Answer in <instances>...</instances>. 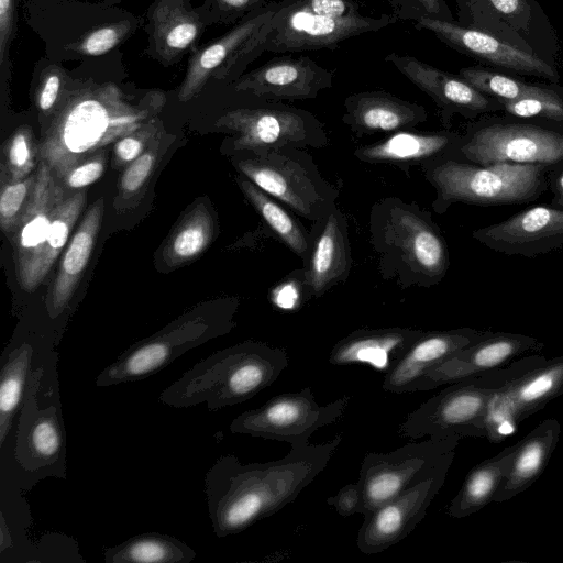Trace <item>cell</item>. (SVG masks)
Segmentation results:
<instances>
[{
	"label": "cell",
	"instance_id": "obj_1",
	"mask_svg": "<svg viewBox=\"0 0 563 563\" xmlns=\"http://www.w3.org/2000/svg\"><path fill=\"white\" fill-rule=\"evenodd\" d=\"M342 440L338 433L320 444H291L285 456L264 463L244 464L233 454L219 456L205 476L214 534H238L295 501L325 468Z\"/></svg>",
	"mask_w": 563,
	"mask_h": 563
},
{
	"label": "cell",
	"instance_id": "obj_2",
	"mask_svg": "<svg viewBox=\"0 0 563 563\" xmlns=\"http://www.w3.org/2000/svg\"><path fill=\"white\" fill-rule=\"evenodd\" d=\"M166 102L161 90L128 93L112 81L73 79L38 147L59 180L92 153L137 131Z\"/></svg>",
	"mask_w": 563,
	"mask_h": 563
},
{
	"label": "cell",
	"instance_id": "obj_3",
	"mask_svg": "<svg viewBox=\"0 0 563 563\" xmlns=\"http://www.w3.org/2000/svg\"><path fill=\"white\" fill-rule=\"evenodd\" d=\"M55 352L32 374L13 431L0 444V479L25 494L38 482L66 478V430Z\"/></svg>",
	"mask_w": 563,
	"mask_h": 563
},
{
	"label": "cell",
	"instance_id": "obj_4",
	"mask_svg": "<svg viewBox=\"0 0 563 563\" xmlns=\"http://www.w3.org/2000/svg\"><path fill=\"white\" fill-rule=\"evenodd\" d=\"M288 362L285 349L244 341L200 360L163 389L158 400L173 408L206 404L209 411L235 406L273 385Z\"/></svg>",
	"mask_w": 563,
	"mask_h": 563
},
{
	"label": "cell",
	"instance_id": "obj_5",
	"mask_svg": "<svg viewBox=\"0 0 563 563\" xmlns=\"http://www.w3.org/2000/svg\"><path fill=\"white\" fill-rule=\"evenodd\" d=\"M530 355L474 377L448 384L399 426L402 438H486L485 420L494 395L507 383L545 362Z\"/></svg>",
	"mask_w": 563,
	"mask_h": 563
},
{
	"label": "cell",
	"instance_id": "obj_6",
	"mask_svg": "<svg viewBox=\"0 0 563 563\" xmlns=\"http://www.w3.org/2000/svg\"><path fill=\"white\" fill-rule=\"evenodd\" d=\"M547 174V169L534 165L482 166L456 158L426 166L427 178L437 189L433 208L438 213L455 202L496 207L537 200L549 189Z\"/></svg>",
	"mask_w": 563,
	"mask_h": 563
},
{
	"label": "cell",
	"instance_id": "obj_7",
	"mask_svg": "<svg viewBox=\"0 0 563 563\" xmlns=\"http://www.w3.org/2000/svg\"><path fill=\"white\" fill-rule=\"evenodd\" d=\"M455 158L482 166L534 165L551 172L563 166V123L487 115L467 125Z\"/></svg>",
	"mask_w": 563,
	"mask_h": 563
},
{
	"label": "cell",
	"instance_id": "obj_8",
	"mask_svg": "<svg viewBox=\"0 0 563 563\" xmlns=\"http://www.w3.org/2000/svg\"><path fill=\"white\" fill-rule=\"evenodd\" d=\"M24 11L79 21L42 40L46 57L58 63L109 53L145 23L118 0H24Z\"/></svg>",
	"mask_w": 563,
	"mask_h": 563
},
{
	"label": "cell",
	"instance_id": "obj_9",
	"mask_svg": "<svg viewBox=\"0 0 563 563\" xmlns=\"http://www.w3.org/2000/svg\"><path fill=\"white\" fill-rule=\"evenodd\" d=\"M280 5L273 1L247 14L223 35L195 47L188 57L178 100L187 102L197 97L210 81L230 85L244 74L246 67L264 53L272 20Z\"/></svg>",
	"mask_w": 563,
	"mask_h": 563
},
{
	"label": "cell",
	"instance_id": "obj_10",
	"mask_svg": "<svg viewBox=\"0 0 563 563\" xmlns=\"http://www.w3.org/2000/svg\"><path fill=\"white\" fill-rule=\"evenodd\" d=\"M231 327L230 321H216L202 313L180 318L123 351L97 375L95 383L97 387H110L145 379Z\"/></svg>",
	"mask_w": 563,
	"mask_h": 563
},
{
	"label": "cell",
	"instance_id": "obj_11",
	"mask_svg": "<svg viewBox=\"0 0 563 563\" xmlns=\"http://www.w3.org/2000/svg\"><path fill=\"white\" fill-rule=\"evenodd\" d=\"M351 396L320 405L310 387L296 393L276 395L261 407L250 409L230 423L232 433L249 434L288 442L309 443V438L318 429L336 422L345 412Z\"/></svg>",
	"mask_w": 563,
	"mask_h": 563
},
{
	"label": "cell",
	"instance_id": "obj_12",
	"mask_svg": "<svg viewBox=\"0 0 563 563\" xmlns=\"http://www.w3.org/2000/svg\"><path fill=\"white\" fill-rule=\"evenodd\" d=\"M455 451L416 477L398 495L367 517L358 530L356 545L364 554H377L400 542L417 528L443 486Z\"/></svg>",
	"mask_w": 563,
	"mask_h": 563
},
{
	"label": "cell",
	"instance_id": "obj_13",
	"mask_svg": "<svg viewBox=\"0 0 563 563\" xmlns=\"http://www.w3.org/2000/svg\"><path fill=\"white\" fill-rule=\"evenodd\" d=\"M454 1L459 24L495 35L544 60L545 54H555V34L537 0Z\"/></svg>",
	"mask_w": 563,
	"mask_h": 563
},
{
	"label": "cell",
	"instance_id": "obj_14",
	"mask_svg": "<svg viewBox=\"0 0 563 563\" xmlns=\"http://www.w3.org/2000/svg\"><path fill=\"white\" fill-rule=\"evenodd\" d=\"M393 14L379 16L356 15L329 18L308 12L291 0H282L272 20L264 52L300 53L317 49H336L343 41L395 24Z\"/></svg>",
	"mask_w": 563,
	"mask_h": 563
},
{
	"label": "cell",
	"instance_id": "obj_15",
	"mask_svg": "<svg viewBox=\"0 0 563 563\" xmlns=\"http://www.w3.org/2000/svg\"><path fill=\"white\" fill-rule=\"evenodd\" d=\"M460 438H429L388 453H367L360 470L361 512L367 517L406 488L416 477L455 451Z\"/></svg>",
	"mask_w": 563,
	"mask_h": 563
},
{
	"label": "cell",
	"instance_id": "obj_16",
	"mask_svg": "<svg viewBox=\"0 0 563 563\" xmlns=\"http://www.w3.org/2000/svg\"><path fill=\"white\" fill-rule=\"evenodd\" d=\"M216 126L233 133L235 150L253 152L307 145L323 136L321 123L311 113L274 102L229 110L219 117Z\"/></svg>",
	"mask_w": 563,
	"mask_h": 563
},
{
	"label": "cell",
	"instance_id": "obj_17",
	"mask_svg": "<svg viewBox=\"0 0 563 563\" xmlns=\"http://www.w3.org/2000/svg\"><path fill=\"white\" fill-rule=\"evenodd\" d=\"M563 393V356L547 360L503 386L493 397L486 420V438L504 440L518 423L544 408Z\"/></svg>",
	"mask_w": 563,
	"mask_h": 563
},
{
	"label": "cell",
	"instance_id": "obj_18",
	"mask_svg": "<svg viewBox=\"0 0 563 563\" xmlns=\"http://www.w3.org/2000/svg\"><path fill=\"white\" fill-rule=\"evenodd\" d=\"M57 180L49 165L41 161L30 199L13 232L16 280L26 292L37 288L35 278L42 250L55 212L65 199Z\"/></svg>",
	"mask_w": 563,
	"mask_h": 563
},
{
	"label": "cell",
	"instance_id": "obj_19",
	"mask_svg": "<svg viewBox=\"0 0 563 563\" xmlns=\"http://www.w3.org/2000/svg\"><path fill=\"white\" fill-rule=\"evenodd\" d=\"M382 239L427 284H437L444 277L450 263L448 246L426 214L404 203L393 205L384 220Z\"/></svg>",
	"mask_w": 563,
	"mask_h": 563
},
{
	"label": "cell",
	"instance_id": "obj_20",
	"mask_svg": "<svg viewBox=\"0 0 563 563\" xmlns=\"http://www.w3.org/2000/svg\"><path fill=\"white\" fill-rule=\"evenodd\" d=\"M212 24L205 2L194 7L191 0H153L143 25L147 34L145 52L164 67L176 65L199 45Z\"/></svg>",
	"mask_w": 563,
	"mask_h": 563
},
{
	"label": "cell",
	"instance_id": "obj_21",
	"mask_svg": "<svg viewBox=\"0 0 563 563\" xmlns=\"http://www.w3.org/2000/svg\"><path fill=\"white\" fill-rule=\"evenodd\" d=\"M417 30H427L456 52L471 56L494 67L520 75L537 76L559 81V73L553 64L539 56L525 52L495 35L459 24L435 19H421L413 22Z\"/></svg>",
	"mask_w": 563,
	"mask_h": 563
},
{
	"label": "cell",
	"instance_id": "obj_22",
	"mask_svg": "<svg viewBox=\"0 0 563 563\" xmlns=\"http://www.w3.org/2000/svg\"><path fill=\"white\" fill-rule=\"evenodd\" d=\"M384 59L434 101L446 129L454 114L474 120L503 111L499 100L482 93L459 74L439 69L410 55L389 53Z\"/></svg>",
	"mask_w": 563,
	"mask_h": 563
},
{
	"label": "cell",
	"instance_id": "obj_23",
	"mask_svg": "<svg viewBox=\"0 0 563 563\" xmlns=\"http://www.w3.org/2000/svg\"><path fill=\"white\" fill-rule=\"evenodd\" d=\"M473 238L506 255L534 257L563 247V209L537 205L473 231Z\"/></svg>",
	"mask_w": 563,
	"mask_h": 563
},
{
	"label": "cell",
	"instance_id": "obj_24",
	"mask_svg": "<svg viewBox=\"0 0 563 563\" xmlns=\"http://www.w3.org/2000/svg\"><path fill=\"white\" fill-rule=\"evenodd\" d=\"M238 168L267 195L280 200L299 216L316 220L324 200L310 173L291 157L275 150L255 152L240 159Z\"/></svg>",
	"mask_w": 563,
	"mask_h": 563
},
{
	"label": "cell",
	"instance_id": "obj_25",
	"mask_svg": "<svg viewBox=\"0 0 563 563\" xmlns=\"http://www.w3.org/2000/svg\"><path fill=\"white\" fill-rule=\"evenodd\" d=\"M333 70L318 65L308 56H278L240 76L230 86L269 100L312 99L332 87Z\"/></svg>",
	"mask_w": 563,
	"mask_h": 563
},
{
	"label": "cell",
	"instance_id": "obj_26",
	"mask_svg": "<svg viewBox=\"0 0 563 563\" xmlns=\"http://www.w3.org/2000/svg\"><path fill=\"white\" fill-rule=\"evenodd\" d=\"M544 343L521 333L492 332L485 339L454 353L428 371L417 386V391L474 377L507 365L527 353H536Z\"/></svg>",
	"mask_w": 563,
	"mask_h": 563
},
{
	"label": "cell",
	"instance_id": "obj_27",
	"mask_svg": "<svg viewBox=\"0 0 563 563\" xmlns=\"http://www.w3.org/2000/svg\"><path fill=\"white\" fill-rule=\"evenodd\" d=\"M492 332L472 328L423 332L384 374L383 389L393 394L417 391L418 384L428 371Z\"/></svg>",
	"mask_w": 563,
	"mask_h": 563
},
{
	"label": "cell",
	"instance_id": "obj_28",
	"mask_svg": "<svg viewBox=\"0 0 563 563\" xmlns=\"http://www.w3.org/2000/svg\"><path fill=\"white\" fill-rule=\"evenodd\" d=\"M54 338L15 335L0 357V444L12 433L33 372L56 352Z\"/></svg>",
	"mask_w": 563,
	"mask_h": 563
},
{
	"label": "cell",
	"instance_id": "obj_29",
	"mask_svg": "<svg viewBox=\"0 0 563 563\" xmlns=\"http://www.w3.org/2000/svg\"><path fill=\"white\" fill-rule=\"evenodd\" d=\"M463 135L451 132L397 131L384 141L358 147L355 156L367 163L393 164L398 167L431 164L455 158Z\"/></svg>",
	"mask_w": 563,
	"mask_h": 563
},
{
	"label": "cell",
	"instance_id": "obj_30",
	"mask_svg": "<svg viewBox=\"0 0 563 563\" xmlns=\"http://www.w3.org/2000/svg\"><path fill=\"white\" fill-rule=\"evenodd\" d=\"M422 333L399 327L357 330L332 347L329 363L336 366L369 364L387 373Z\"/></svg>",
	"mask_w": 563,
	"mask_h": 563
},
{
	"label": "cell",
	"instance_id": "obj_31",
	"mask_svg": "<svg viewBox=\"0 0 563 563\" xmlns=\"http://www.w3.org/2000/svg\"><path fill=\"white\" fill-rule=\"evenodd\" d=\"M343 121L360 133L397 132L424 122L426 109L384 90L346 97Z\"/></svg>",
	"mask_w": 563,
	"mask_h": 563
},
{
	"label": "cell",
	"instance_id": "obj_32",
	"mask_svg": "<svg viewBox=\"0 0 563 563\" xmlns=\"http://www.w3.org/2000/svg\"><path fill=\"white\" fill-rule=\"evenodd\" d=\"M103 212V200H97L85 214L65 251L46 303L47 317L57 322L70 305L77 284L88 264Z\"/></svg>",
	"mask_w": 563,
	"mask_h": 563
},
{
	"label": "cell",
	"instance_id": "obj_33",
	"mask_svg": "<svg viewBox=\"0 0 563 563\" xmlns=\"http://www.w3.org/2000/svg\"><path fill=\"white\" fill-rule=\"evenodd\" d=\"M560 432L559 421L549 418L517 442L508 475L494 496V503L510 500L542 475L556 448Z\"/></svg>",
	"mask_w": 563,
	"mask_h": 563
},
{
	"label": "cell",
	"instance_id": "obj_34",
	"mask_svg": "<svg viewBox=\"0 0 563 563\" xmlns=\"http://www.w3.org/2000/svg\"><path fill=\"white\" fill-rule=\"evenodd\" d=\"M516 448L517 442L497 455L476 464L467 473L460 490L448 505L446 515L462 519L493 501L508 475Z\"/></svg>",
	"mask_w": 563,
	"mask_h": 563
},
{
	"label": "cell",
	"instance_id": "obj_35",
	"mask_svg": "<svg viewBox=\"0 0 563 563\" xmlns=\"http://www.w3.org/2000/svg\"><path fill=\"white\" fill-rule=\"evenodd\" d=\"M340 216L338 211L329 213L311 254L306 284L314 296H321L349 271L345 225Z\"/></svg>",
	"mask_w": 563,
	"mask_h": 563
},
{
	"label": "cell",
	"instance_id": "obj_36",
	"mask_svg": "<svg viewBox=\"0 0 563 563\" xmlns=\"http://www.w3.org/2000/svg\"><path fill=\"white\" fill-rule=\"evenodd\" d=\"M24 492L0 481V562L32 563L33 543L27 530L33 522Z\"/></svg>",
	"mask_w": 563,
	"mask_h": 563
},
{
	"label": "cell",
	"instance_id": "obj_37",
	"mask_svg": "<svg viewBox=\"0 0 563 563\" xmlns=\"http://www.w3.org/2000/svg\"><path fill=\"white\" fill-rule=\"evenodd\" d=\"M196 555L178 538L159 532L136 534L103 551L106 563H190Z\"/></svg>",
	"mask_w": 563,
	"mask_h": 563
},
{
	"label": "cell",
	"instance_id": "obj_38",
	"mask_svg": "<svg viewBox=\"0 0 563 563\" xmlns=\"http://www.w3.org/2000/svg\"><path fill=\"white\" fill-rule=\"evenodd\" d=\"M240 187L273 232L297 255L303 257L308 252L305 231L288 212L274 201L269 195L250 179H239Z\"/></svg>",
	"mask_w": 563,
	"mask_h": 563
},
{
	"label": "cell",
	"instance_id": "obj_39",
	"mask_svg": "<svg viewBox=\"0 0 563 563\" xmlns=\"http://www.w3.org/2000/svg\"><path fill=\"white\" fill-rule=\"evenodd\" d=\"M213 222L205 206L191 211L169 239L164 257L170 266L196 258L211 242Z\"/></svg>",
	"mask_w": 563,
	"mask_h": 563
},
{
	"label": "cell",
	"instance_id": "obj_40",
	"mask_svg": "<svg viewBox=\"0 0 563 563\" xmlns=\"http://www.w3.org/2000/svg\"><path fill=\"white\" fill-rule=\"evenodd\" d=\"M86 203V191L78 190L65 197L55 212L45 240L36 272V287L41 285L53 264L64 250L71 229L79 218Z\"/></svg>",
	"mask_w": 563,
	"mask_h": 563
},
{
	"label": "cell",
	"instance_id": "obj_41",
	"mask_svg": "<svg viewBox=\"0 0 563 563\" xmlns=\"http://www.w3.org/2000/svg\"><path fill=\"white\" fill-rule=\"evenodd\" d=\"M459 75L482 93L499 101H511L542 91L545 85H531L520 78L483 66L463 67Z\"/></svg>",
	"mask_w": 563,
	"mask_h": 563
},
{
	"label": "cell",
	"instance_id": "obj_42",
	"mask_svg": "<svg viewBox=\"0 0 563 563\" xmlns=\"http://www.w3.org/2000/svg\"><path fill=\"white\" fill-rule=\"evenodd\" d=\"M70 74L62 63L44 57L33 71L34 102L44 115H53L71 82Z\"/></svg>",
	"mask_w": 563,
	"mask_h": 563
},
{
	"label": "cell",
	"instance_id": "obj_43",
	"mask_svg": "<svg viewBox=\"0 0 563 563\" xmlns=\"http://www.w3.org/2000/svg\"><path fill=\"white\" fill-rule=\"evenodd\" d=\"M507 115L563 123V88L545 85L542 91L511 101H500Z\"/></svg>",
	"mask_w": 563,
	"mask_h": 563
},
{
	"label": "cell",
	"instance_id": "obj_44",
	"mask_svg": "<svg viewBox=\"0 0 563 563\" xmlns=\"http://www.w3.org/2000/svg\"><path fill=\"white\" fill-rule=\"evenodd\" d=\"M36 146L29 126L19 128L5 147V164L2 176L11 180H22L31 175L36 166Z\"/></svg>",
	"mask_w": 563,
	"mask_h": 563
},
{
	"label": "cell",
	"instance_id": "obj_45",
	"mask_svg": "<svg viewBox=\"0 0 563 563\" xmlns=\"http://www.w3.org/2000/svg\"><path fill=\"white\" fill-rule=\"evenodd\" d=\"M35 172L22 180L2 176L0 195V224L4 233H13L30 199Z\"/></svg>",
	"mask_w": 563,
	"mask_h": 563
},
{
	"label": "cell",
	"instance_id": "obj_46",
	"mask_svg": "<svg viewBox=\"0 0 563 563\" xmlns=\"http://www.w3.org/2000/svg\"><path fill=\"white\" fill-rule=\"evenodd\" d=\"M32 562L35 563H85L77 542L65 534L47 533L33 543Z\"/></svg>",
	"mask_w": 563,
	"mask_h": 563
},
{
	"label": "cell",
	"instance_id": "obj_47",
	"mask_svg": "<svg viewBox=\"0 0 563 563\" xmlns=\"http://www.w3.org/2000/svg\"><path fill=\"white\" fill-rule=\"evenodd\" d=\"M393 15L402 21L435 19L454 22L453 13L444 0H386Z\"/></svg>",
	"mask_w": 563,
	"mask_h": 563
},
{
	"label": "cell",
	"instance_id": "obj_48",
	"mask_svg": "<svg viewBox=\"0 0 563 563\" xmlns=\"http://www.w3.org/2000/svg\"><path fill=\"white\" fill-rule=\"evenodd\" d=\"M275 0H205L213 24L234 25L247 14Z\"/></svg>",
	"mask_w": 563,
	"mask_h": 563
},
{
	"label": "cell",
	"instance_id": "obj_49",
	"mask_svg": "<svg viewBox=\"0 0 563 563\" xmlns=\"http://www.w3.org/2000/svg\"><path fill=\"white\" fill-rule=\"evenodd\" d=\"M158 129L159 121L156 117L137 131L117 141L114 146L117 162L123 165L137 158L144 153L147 141L158 132Z\"/></svg>",
	"mask_w": 563,
	"mask_h": 563
},
{
	"label": "cell",
	"instance_id": "obj_50",
	"mask_svg": "<svg viewBox=\"0 0 563 563\" xmlns=\"http://www.w3.org/2000/svg\"><path fill=\"white\" fill-rule=\"evenodd\" d=\"M18 0H0V70L10 75V49L15 34Z\"/></svg>",
	"mask_w": 563,
	"mask_h": 563
},
{
	"label": "cell",
	"instance_id": "obj_51",
	"mask_svg": "<svg viewBox=\"0 0 563 563\" xmlns=\"http://www.w3.org/2000/svg\"><path fill=\"white\" fill-rule=\"evenodd\" d=\"M155 162L156 151L154 148L145 151L137 158L131 162L121 177V191L128 196L137 192L147 181L151 173L153 172Z\"/></svg>",
	"mask_w": 563,
	"mask_h": 563
},
{
	"label": "cell",
	"instance_id": "obj_52",
	"mask_svg": "<svg viewBox=\"0 0 563 563\" xmlns=\"http://www.w3.org/2000/svg\"><path fill=\"white\" fill-rule=\"evenodd\" d=\"M291 2L317 15L351 18L360 15V5L354 0H291Z\"/></svg>",
	"mask_w": 563,
	"mask_h": 563
},
{
	"label": "cell",
	"instance_id": "obj_53",
	"mask_svg": "<svg viewBox=\"0 0 563 563\" xmlns=\"http://www.w3.org/2000/svg\"><path fill=\"white\" fill-rule=\"evenodd\" d=\"M104 155L92 156L70 169L63 178L65 185L71 189H82L95 183L104 172Z\"/></svg>",
	"mask_w": 563,
	"mask_h": 563
},
{
	"label": "cell",
	"instance_id": "obj_54",
	"mask_svg": "<svg viewBox=\"0 0 563 563\" xmlns=\"http://www.w3.org/2000/svg\"><path fill=\"white\" fill-rule=\"evenodd\" d=\"M327 504L333 506L342 517H350L361 512L362 494L358 482L344 485L334 496L327 499Z\"/></svg>",
	"mask_w": 563,
	"mask_h": 563
},
{
	"label": "cell",
	"instance_id": "obj_55",
	"mask_svg": "<svg viewBox=\"0 0 563 563\" xmlns=\"http://www.w3.org/2000/svg\"><path fill=\"white\" fill-rule=\"evenodd\" d=\"M299 292L296 284L287 283L278 286L274 292V301L278 307L289 309L294 308L297 303Z\"/></svg>",
	"mask_w": 563,
	"mask_h": 563
},
{
	"label": "cell",
	"instance_id": "obj_56",
	"mask_svg": "<svg viewBox=\"0 0 563 563\" xmlns=\"http://www.w3.org/2000/svg\"><path fill=\"white\" fill-rule=\"evenodd\" d=\"M547 176L552 191L551 205L563 209V166L548 172Z\"/></svg>",
	"mask_w": 563,
	"mask_h": 563
}]
</instances>
